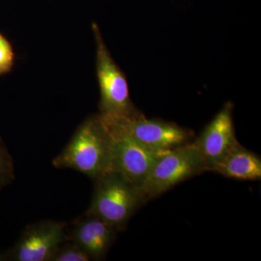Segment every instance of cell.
<instances>
[{
	"label": "cell",
	"mask_w": 261,
	"mask_h": 261,
	"mask_svg": "<svg viewBox=\"0 0 261 261\" xmlns=\"http://www.w3.org/2000/svg\"><path fill=\"white\" fill-rule=\"evenodd\" d=\"M205 171L194 145L186 143L160 154L140 190L148 200L162 195L180 182Z\"/></svg>",
	"instance_id": "obj_4"
},
{
	"label": "cell",
	"mask_w": 261,
	"mask_h": 261,
	"mask_svg": "<svg viewBox=\"0 0 261 261\" xmlns=\"http://www.w3.org/2000/svg\"><path fill=\"white\" fill-rule=\"evenodd\" d=\"M92 31L97 44L96 68L100 91L98 115L112 118L137 112L130 101L126 76L111 56L97 24H92Z\"/></svg>",
	"instance_id": "obj_3"
},
{
	"label": "cell",
	"mask_w": 261,
	"mask_h": 261,
	"mask_svg": "<svg viewBox=\"0 0 261 261\" xmlns=\"http://www.w3.org/2000/svg\"><path fill=\"white\" fill-rule=\"evenodd\" d=\"M117 231L102 219L85 214L68 230V238L69 241L83 249L92 260H99L106 256Z\"/></svg>",
	"instance_id": "obj_9"
},
{
	"label": "cell",
	"mask_w": 261,
	"mask_h": 261,
	"mask_svg": "<svg viewBox=\"0 0 261 261\" xmlns=\"http://www.w3.org/2000/svg\"><path fill=\"white\" fill-rule=\"evenodd\" d=\"M111 137L98 115L79 126L61 154L53 159L58 168H71L95 181L110 171Z\"/></svg>",
	"instance_id": "obj_1"
},
{
	"label": "cell",
	"mask_w": 261,
	"mask_h": 261,
	"mask_svg": "<svg viewBox=\"0 0 261 261\" xmlns=\"http://www.w3.org/2000/svg\"><path fill=\"white\" fill-rule=\"evenodd\" d=\"M227 178L255 181L261 178V160L239 144L211 168Z\"/></svg>",
	"instance_id": "obj_10"
},
{
	"label": "cell",
	"mask_w": 261,
	"mask_h": 261,
	"mask_svg": "<svg viewBox=\"0 0 261 261\" xmlns=\"http://www.w3.org/2000/svg\"><path fill=\"white\" fill-rule=\"evenodd\" d=\"M92 260L83 249L71 241L62 244L53 255L49 261H89Z\"/></svg>",
	"instance_id": "obj_11"
},
{
	"label": "cell",
	"mask_w": 261,
	"mask_h": 261,
	"mask_svg": "<svg viewBox=\"0 0 261 261\" xmlns=\"http://www.w3.org/2000/svg\"><path fill=\"white\" fill-rule=\"evenodd\" d=\"M14 178L13 160L0 137V191L11 183Z\"/></svg>",
	"instance_id": "obj_12"
},
{
	"label": "cell",
	"mask_w": 261,
	"mask_h": 261,
	"mask_svg": "<svg viewBox=\"0 0 261 261\" xmlns=\"http://www.w3.org/2000/svg\"><path fill=\"white\" fill-rule=\"evenodd\" d=\"M232 105L226 103L192 142L203 163L205 171L238 145L232 120Z\"/></svg>",
	"instance_id": "obj_8"
},
{
	"label": "cell",
	"mask_w": 261,
	"mask_h": 261,
	"mask_svg": "<svg viewBox=\"0 0 261 261\" xmlns=\"http://www.w3.org/2000/svg\"><path fill=\"white\" fill-rule=\"evenodd\" d=\"M15 55L13 46L0 33V75L10 73L14 66Z\"/></svg>",
	"instance_id": "obj_13"
},
{
	"label": "cell",
	"mask_w": 261,
	"mask_h": 261,
	"mask_svg": "<svg viewBox=\"0 0 261 261\" xmlns=\"http://www.w3.org/2000/svg\"><path fill=\"white\" fill-rule=\"evenodd\" d=\"M69 241L67 224L40 221L29 225L14 246L4 253L5 260L49 261L57 248Z\"/></svg>",
	"instance_id": "obj_6"
},
{
	"label": "cell",
	"mask_w": 261,
	"mask_h": 261,
	"mask_svg": "<svg viewBox=\"0 0 261 261\" xmlns=\"http://www.w3.org/2000/svg\"><path fill=\"white\" fill-rule=\"evenodd\" d=\"M108 134L111 137L110 171L119 173L140 189L154 163L164 151L148 148L126 136Z\"/></svg>",
	"instance_id": "obj_7"
},
{
	"label": "cell",
	"mask_w": 261,
	"mask_h": 261,
	"mask_svg": "<svg viewBox=\"0 0 261 261\" xmlns=\"http://www.w3.org/2000/svg\"><path fill=\"white\" fill-rule=\"evenodd\" d=\"M99 118L108 133L126 136L154 150H168L185 145L190 137L188 130L177 125L147 119L139 112L117 118Z\"/></svg>",
	"instance_id": "obj_5"
},
{
	"label": "cell",
	"mask_w": 261,
	"mask_h": 261,
	"mask_svg": "<svg viewBox=\"0 0 261 261\" xmlns=\"http://www.w3.org/2000/svg\"><path fill=\"white\" fill-rule=\"evenodd\" d=\"M94 182L92 202L85 214L97 216L118 231L147 201L139 187L114 171L105 173Z\"/></svg>",
	"instance_id": "obj_2"
},
{
	"label": "cell",
	"mask_w": 261,
	"mask_h": 261,
	"mask_svg": "<svg viewBox=\"0 0 261 261\" xmlns=\"http://www.w3.org/2000/svg\"><path fill=\"white\" fill-rule=\"evenodd\" d=\"M3 260H5L4 254H2L1 252H0V261Z\"/></svg>",
	"instance_id": "obj_14"
}]
</instances>
